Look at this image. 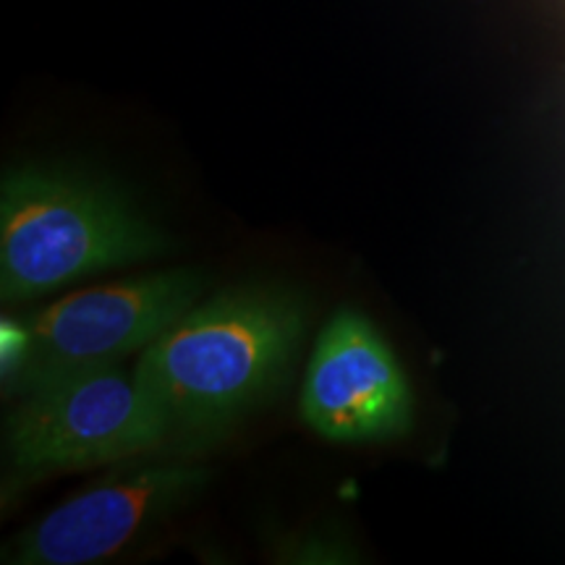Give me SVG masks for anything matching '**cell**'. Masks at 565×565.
Listing matches in <instances>:
<instances>
[{"label": "cell", "instance_id": "5b68a950", "mask_svg": "<svg viewBox=\"0 0 565 565\" xmlns=\"http://www.w3.org/2000/svg\"><path fill=\"white\" fill-rule=\"evenodd\" d=\"M210 482V469L186 456H145L113 466L66 503L13 536L11 565H89L121 555L186 508Z\"/></svg>", "mask_w": 565, "mask_h": 565}, {"label": "cell", "instance_id": "6da1fadb", "mask_svg": "<svg viewBox=\"0 0 565 565\" xmlns=\"http://www.w3.org/2000/svg\"><path fill=\"white\" fill-rule=\"evenodd\" d=\"M309 303L278 282H242L194 303L141 351L134 377L168 424V454L217 443L286 385Z\"/></svg>", "mask_w": 565, "mask_h": 565}, {"label": "cell", "instance_id": "7a4b0ae2", "mask_svg": "<svg viewBox=\"0 0 565 565\" xmlns=\"http://www.w3.org/2000/svg\"><path fill=\"white\" fill-rule=\"evenodd\" d=\"M166 233L121 189L74 168L19 162L0 181V299L24 303L68 282L168 252Z\"/></svg>", "mask_w": 565, "mask_h": 565}, {"label": "cell", "instance_id": "52a82bcc", "mask_svg": "<svg viewBox=\"0 0 565 565\" xmlns=\"http://www.w3.org/2000/svg\"><path fill=\"white\" fill-rule=\"evenodd\" d=\"M26 349H30L26 322L3 317V322H0V366H3V391H9L13 380L19 377L21 366H24V359H26Z\"/></svg>", "mask_w": 565, "mask_h": 565}, {"label": "cell", "instance_id": "277c9868", "mask_svg": "<svg viewBox=\"0 0 565 565\" xmlns=\"http://www.w3.org/2000/svg\"><path fill=\"white\" fill-rule=\"evenodd\" d=\"M204 286L202 270L175 267L84 288L26 315L30 349L6 395L17 398L68 374L118 366L179 322L200 301Z\"/></svg>", "mask_w": 565, "mask_h": 565}, {"label": "cell", "instance_id": "3957f363", "mask_svg": "<svg viewBox=\"0 0 565 565\" xmlns=\"http://www.w3.org/2000/svg\"><path fill=\"white\" fill-rule=\"evenodd\" d=\"M3 450L11 494L71 471L168 454V424L134 374L105 366L17 395Z\"/></svg>", "mask_w": 565, "mask_h": 565}, {"label": "cell", "instance_id": "8992f818", "mask_svg": "<svg viewBox=\"0 0 565 565\" xmlns=\"http://www.w3.org/2000/svg\"><path fill=\"white\" fill-rule=\"evenodd\" d=\"M299 408L303 424L333 443H383L412 429V383L359 309L335 312L317 335Z\"/></svg>", "mask_w": 565, "mask_h": 565}]
</instances>
